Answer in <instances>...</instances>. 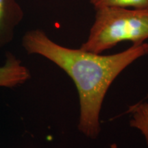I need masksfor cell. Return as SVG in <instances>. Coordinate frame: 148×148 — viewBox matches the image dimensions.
Wrapping results in <instances>:
<instances>
[{
    "label": "cell",
    "instance_id": "6da1fadb",
    "mask_svg": "<svg viewBox=\"0 0 148 148\" xmlns=\"http://www.w3.org/2000/svg\"><path fill=\"white\" fill-rule=\"evenodd\" d=\"M22 46L29 54L39 55L56 64L73 81L79 96L77 127L91 139L100 133L101 109L111 84L127 66L148 54L147 42L111 55L71 49L55 42L40 29L25 32Z\"/></svg>",
    "mask_w": 148,
    "mask_h": 148
},
{
    "label": "cell",
    "instance_id": "7a4b0ae2",
    "mask_svg": "<svg viewBox=\"0 0 148 148\" xmlns=\"http://www.w3.org/2000/svg\"><path fill=\"white\" fill-rule=\"evenodd\" d=\"M148 39V9L106 7L96 10L95 21L80 49L101 53L119 42L141 44Z\"/></svg>",
    "mask_w": 148,
    "mask_h": 148
},
{
    "label": "cell",
    "instance_id": "3957f363",
    "mask_svg": "<svg viewBox=\"0 0 148 148\" xmlns=\"http://www.w3.org/2000/svg\"><path fill=\"white\" fill-rule=\"evenodd\" d=\"M23 18V9L17 0H0V49L12 41Z\"/></svg>",
    "mask_w": 148,
    "mask_h": 148
},
{
    "label": "cell",
    "instance_id": "277c9868",
    "mask_svg": "<svg viewBox=\"0 0 148 148\" xmlns=\"http://www.w3.org/2000/svg\"><path fill=\"white\" fill-rule=\"evenodd\" d=\"M30 78V71L21 60L12 53H7L4 62L0 66V87H17Z\"/></svg>",
    "mask_w": 148,
    "mask_h": 148
},
{
    "label": "cell",
    "instance_id": "5b68a950",
    "mask_svg": "<svg viewBox=\"0 0 148 148\" xmlns=\"http://www.w3.org/2000/svg\"><path fill=\"white\" fill-rule=\"evenodd\" d=\"M126 113L131 114L130 125L138 129L145 137L148 147V103L141 101L130 106Z\"/></svg>",
    "mask_w": 148,
    "mask_h": 148
},
{
    "label": "cell",
    "instance_id": "8992f818",
    "mask_svg": "<svg viewBox=\"0 0 148 148\" xmlns=\"http://www.w3.org/2000/svg\"><path fill=\"white\" fill-rule=\"evenodd\" d=\"M95 10L106 7L148 9V0H90Z\"/></svg>",
    "mask_w": 148,
    "mask_h": 148
}]
</instances>
